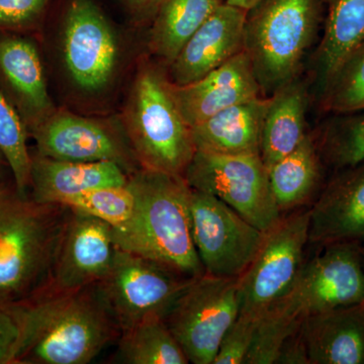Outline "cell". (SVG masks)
I'll list each match as a JSON object with an SVG mask.
<instances>
[{"mask_svg": "<svg viewBox=\"0 0 364 364\" xmlns=\"http://www.w3.org/2000/svg\"><path fill=\"white\" fill-rule=\"evenodd\" d=\"M40 40L55 102L82 114H116L147 53L146 33L100 0H58Z\"/></svg>", "mask_w": 364, "mask_h": 364, "instance_id": "obj_1", "label": "cell"}, {"mask_svg": "<svg viewBox=\"0 0 364 364\" xmlns=\"http://www.w3.org/2000/svg\"><path fill=\"white\" fill-rule=\"evenodd\" d=\"M14 305L21 327L14 364H87L121 335L98 284Z\"/></svg>", "mask_w": 364, "mask_h": 364, "instance_id": "obj_2", "label": "cell"}, {"mask_svg": "<svg viewBox=\"0 0 364 364\" xmlns=\"http://www.w3.org/2000/svg\"><path fill=\"white\" fill-rule=\"evenodd\" d=\"M141 168L183 177L196 147L166 67L146 53L117 112Z\"/></svg>", "mask_w": 364, "mask_h": 364, "instance_id": "obj_3", "label": "cell"}, {"mask_svg": "<svg viewBox=\"0 0 364 364\" xmlns=\"http://www.w3.org/2000/svg\"><path fill=\"white\" fill-rule=\"evenodd\" d=\"M70 208L41 203L16 186L0 189V301L21 303L44 291Z\"/></svg>", "mask_w": 364, "mask_h": 364, "instance_id": "obj_4", "label": "cell"}, {"mask_svg": "<svg viewBox=\"0 0 364 364\" xmlns=\"http://www.w3.org/2000/svg\"><path fill=\"white\" fill-rule=\"evenodd\" d=\"M130 181L138 210L126 230L112 229L117 247L159 261L189 279L205 274L191 232V188L183 177L140 168Z\"/></svg>", "mask_w": 364, "mask_h": 364, "instance_id": "obj_5", "label": "cell"}, {"mask_svg": "<svg viewBox=\"0 0 364 364\" xmlns=\"http://www.w3.org/2000/svg\"><path fill=\"white\" fill-rule=\"evenodd\" d=\"M321 21V0H262L247 13L244 51L263 97L298 77Z\"/></svg>", "mask_w": 364, "mask_h": 364, "instance_id": "obj_6", "label": "cell"}, {"mask_svg": "<svg viewBox=\"0 0 364 364\" xmlns=\"http://www.w3.org/2000/svg\"><path fill=\"white\" fill-rule=\"evenodd\" d=\"M282 298L268 309L291 320L364 303V254L360 242L320 246Z\"/></svg>", "mask_w": 364, "mask_h": 364, "instance_id": "obj_7", "label": "cell"}, {"mask_svg": "<svg viewBox=\"0 0 364 364\" xmlns=\"http://www.w3.org/2000/svg\"><path fill=\"white\" fill-rule=\"evenodd\" d=\"M183 178L189 188L215 196L265 233L282 219L259 154L196 150Z\"/></svg>", "mask_w": 364, "mask_h": 364, "instance_id": "obj_8", "label": "cell"}, {"mask_svg": "<svg viewBox=\"0 0 364 364\" xmlns=\"http://www.w3.org/2000/svg\"><path fill=\"white\" fill-rule=\"evenodd\" d=\"M239 314V279L205 273L193 279L163 318L189 363L213 364Z\"/></svg>", "mask_w": 364, "mask_h": 364, "instance_id": "obj_9", "label": "cell"}, {"mask_svg": "<svg viewBox=\"0 0 364 364\" xmlns=\"http://www.w3.org/2000/svg\"><path fill=\"white\" fill-rule=\"evenodd\" d=\"M193 279L159 261L117 247L98 287L122 331L147 318H164Z\"/></svg>", "mask_w": 364, "mask_h": 364, "instance_id": "obj_10", "label": "cell"}, {"mask_svg": "<svg viewBox=\"0 0 364 364\" xmlns=\"http://www.w3.org/2000/svg\"><path fill=\"white\" fill-rule=\"evenodd\" d=\"M191 232L205 274L239 279L259 252L267 233L219 198L191 188Z\"/></svg>", "mask_w": 364, "mask_h": 364, "instance_id": "obj_11", "label": "cell"}, {"mask_svg": "<svg viewBox=\"0 0 364 364\" xmlns=\"http://www.w3.org/2000/svg\"><path fill=\"white\" fill-rule=\"evenodd\" d=\"M30 139L33 149L54 159L114 162L130 176L141 168L117 112L95 116L58 107Z\"/></svg>", "mask_w": 364, "mask_h": 364, "instance_id": "obj_12", "label": "cell"}, {"mask_svg": "<svg viewBox=\"0 0 364 364\" xmlns=\"http://www.w3.org/2000/svg\"><path fill=\"white\" fill-rule=\"evenodd\" d=\"M310 238V208L282 217L239 277L240 314L259 318L294 284Z\"/></svg>", "mask_w": 364, "mask_h": 364, "instance_id": "obj_13", "label": "cell"}, {"mask_svg": "<svg viewBox=\"0 0 364 364\" xmlns=\"http://www.w3.org/2000/svg\"><path fill=\"white\" fill-rule=\"evenodd\" d=\"M0 92L18 112L28 138L56 111L40 37L0 32Z\"/></svg>", "mask_w": 364, "mask_h": 364, "instance_id": "obj_14", "label": "cell"}, {"mask_svg": "<svg viewBox=\"0 0 364 364\" xmlns=\"http://www.w3.org/2000/svg\"><path fill=\"white\" fill-rule=\"evenodd\" d=\"M116 250L112 226L70 210L44 291H73L98 284L109 272Z\"/></svg>", "mask_w": 364, "mask_h": 364, "instance_id": "obj_15", "label": "cell"}, {"mask_svg": "<svg viewBox=\"0 0 364 364\" xmlns=\"http://www.w3.org/2000/svg\"><path fill=\"white\" fill-rule=\"evenodd\" d=\"M247 11L222 1L167 67L172 85L184 86L244 51Z\"/></svg>", "mask_w": 364, "mask_h": 364, "instance_id": "obj_16", "label": "cell"}, {"mask_svg": "<svg viewBox=\"0 0 364 364\" xmlns=\"http://www.w3.org/2000/svg\"><path fill=\"white\" fill-rule=\"evenodd\" d=\"M364 241V162L340 170L310 208L309 242Z\"/></svg>", "mask_w": 364, "mask_h": 364, "instance_id": "obj_17", "label": "cell"}, {"mask_svg": "<svg viewBox=\"0 0 364 364\" xmlns=\"http://www.w3.org/2000/svg\"><path fill=\"white\" fill-rule=\"evenodd\" d=\"M172 86L182 116L191 127L228 107L263 97L245 51L191 85Z\"/></svg>", "mask_w": 364, "mask_h": 364, "instance_id": "obj_18", "label": "cell"}, {"mask_svg": "<svg viewBox=\"0 0 364 364\" xmlns=\"http://www.w3.org/2000/svg\"><path fill=\"white\" fill-rule=\"evenodd\" d=\"M130 174L114 162L54 159L31 148L28 193L36 202L62 205L72 196L104 186H124Z\"/></svg>", "mask_w": 364, "mask_h": 364, "instance_id": "obj_19", "label": "cell"}, {"mask_svg": "<svg viewBox=\"0 0 364 364\" xmlns=\"http://www.w3.org/2000/svg\"><path fill=\"white\" fill-rule=\"evenodd\" d=\"M299 331L310 364H364V303L309 316Z\"/></svg>", "mask_w": 364, "mask_h": 364, "instance_id": "obj_20", "label": "cell"}, {"mask_svg": "<svg viewBox=\"0 0 364 364\" xmlns=\"http://www.w3.org/2000/svg\"><path fill=\"white\" fill-rule=\"evenodd\" d=\"M269 97L233 105L191 127L196 150L219 154H259Z\"/></svg>", "mask_w": 364, "mask_h": 364, "instance_id": "obj_21", "label": "cell"}, {"mask_svg": "<svg viewBox=\"0 0 364 364\" xmlns=\"http://www.w3.org/2000/svg\"><path fill=\"white\" fill-rule=\"evenodd\" d=\"M269 98L260 144L261 159L267 169L293 152L308 135V90L299 76L282 86Z\"/></svg>", "mask_w": 364, "mask_h": 364, "instance_id": "obj_22", "label": "cell"}, {"mask_svg": "<svg viewBox=\"0 0 364 364\" xmlns=\"http://www.w3.org/2000/svg\"><path fill=\"white\" fill-rule=\"evenodd\" d=\"M223 0H162L146 31L151 58L168 67Z\"/></svg>", "mask_w": 364, "mask_h": 364, "instance_id": "obj_23", "label": "cell"}, {"mask_svg": "<svg viewBox=\"0 0 364 364\" xmlns=\"http://www.w3.org/2000/svg\"><path fill=\"white\" fill-rule=\"evenodd\" d=\"M326 4L324 33L314 66L320 91L341 62L364 41V0H326Z\"/></svg>", "mask_w": 364, "mask_h": 364, "instance_id": "obj_24", "label": "cell"}, {"mask_svg": "<svg viewBox=\"0 0 364 364\" xmlns=\"http://www.w3.org/2000/svg\"><path fill=\"white\" fill-rule=\"evenodd\" d=\"M322 158L311 135L293 152L268 169L270 186L280 212H289L308 203L322 178Z\"/></svg>", "mask_w": 364, "mask_h": 364, "instance_id": "obj_25", "label": "cell"}, {"mask_svg": "<svg viewBox=\"0 0 364 364\" xmlns=\"http://www.w3.org/2000/svg\"><path fill=\"white\" fill-rule=\"evenodd\" d=\"M116 358L126 364L189 363L163 318H147L122 330Z\"/></svg>", "mask_w": 364, "mask_h": 364, "instance_id": "obj_26", "label": "cell"}, {"mask_svg": "<svg viewBox=\"0 0 364 364\" xmlns=\"http://www.w3.org/2000/svg\"><path fill=\"white\" fill-rule=\"evenodd\" d=\"M62 205L74 212L97 218L122 232L130 226L138 210V196L130 179L124 186H104L79 193Z\"/></svg>", "mask_w": 364, "mask_h": 364, "instance_id": "obj_27", "label": "cell"}, {"mask_svg": "<svg viewBox=\"0 0 364 364\" xmlns=\"http://www.w3.org/2000/svg\"><path fill=\"white\" fill-rule=\"evenodd\" d=\"M341 116L328 123L316 142L322 160L336 171L364 162V111Z\"/></svg>", "mask_w": 364, "mask_h": 364, "instance_id": "obj_28", "label": "cell"}, {"mask_svg": "<svg viewBox=\"0 0 364 364\" xmlns=\"http://www.w3.org/2000/svg\"><path fill=\"white\" fill-rule=\"evenodd\" d=\"M321 100L323 109L335 114L364 111V41L328 79Z\"/></svg>", "mask_w": 364, "mask_h": 364, "instance_id": "obj_29", "label": "cell"}, {"mask_svg": "<svg viewBox=\"0 0 364 364\" xmlns=\"http://www.w3.org/2000/svg\"><path fill=\"white\" fill-rule=\"evenodd\" d=\"M28 131L18 112L0 92V150L13 169L16 188L28 195L31 183V147Z\"/></svg>", "mask_w": 364, "mask_h": 364, "instance_id": "obj_30", "label": "cell"}, {"mask_svg": "<svg viewBox=\"0 0 364 364\" xmlns=\"http://www.w3.org/2000/svg\"><path fill=\"white\" fill-rule=\"evenodd\" d=\"M301 323L272 309L261 316L245 364L277 363L287 339L299 329Z\"/></svg>", "mask_w": 364, "mask_h": 364, "instance_id": "obj_31", "label": "cell"}, {"mask_svg": "<svg viewBox=\"0 0 364 364\" xmlns=\"http://www.w3.org/2000/svg\"><path fill=\"white\" fill-rule=\"evenodd\" d=\"M58 0H0V32L41 37Z\"/></svg>", "mask_w": 364, "mask_h": 364, "instance_id": "obj_32", "label": "cell"}, {"mask_svg": "<svg viewBox=\"0 0 364 364\" xmlns=\"http://www.w3.org/2000/svg\"><path fill=\"white\" fill-rule=\"evenodd\" d=\"M259 318L239 314L223 337L213 364H245Z\"/></svg>", "mask_w": 364, "mask_h": 364, "instance_id": "obj_33", "label": "cell"}, {"mask_svg": "<svg viewBox=\"0 0 364 364\" xmlns=\"http://www.w3.org/2000/svg\"><path fill=\"white\" fill-rule=\"evenodd\" d=\"M119 21L146 33L162 0H100Z\"/></svg>", "mask_w": 364, "mask_h": 364, "instance_id": "obj_34", "label": "cell"}, {"mask_svg": "<svg viewBox=\"0 0 364 364\" xmlns=\"http://www.w3.org/2000/svg\"><path fill=\"white\" fill-rule=\"evenodd\" d=\"M21 327L14 303L0 301V364H14Z\"/></svg>", "mask_w": 364, "mask_h": 364, "instance_id": "obj_35", "label": "cell"}, {"mask_svg": "<svg viewBox=\"0 0 364 364\" xmlns=\"http://www.w3.org/2000/svg\"><path fill=\"white\" fill-rule=\"evenodd\" d=\"M277 363L310 364L305 341L299 331V328L287 339L280 352Z\"/></svg>", "mask_w": 364, "mask_h": 364, "instance_id": "obj_36", "label": "cell"}, {"mask_svg": "<svg viewBox=\"0 0 364 364\" xmlns=\"http://www.w3.org/2000/svg\"><path fill=\"white\" fill-rule=\"evenodd\" d=\"M13 186H16L13 169H11L9 160L0 150V189Z\"/></svg>", "mask_w": 364, "mask_h": 364, "instance_id": "obj_37", "label": "cell"}, {"mask_svg": "<svg viewBox=\"0 0 364 364\" xmlns=\"http://www.w3.org/2000/svg\"><path fill=\"white\" fill-rule=\"evenodd\" d=\"M223 1L225 4H230V6L243 9V11H246L248 13L249 11L254 9L262 0H223Z\"/></svg>", "mask_w": 364, "mask_h": 364, "instance_id": "obj_38", "label": "cell"}, {"mask_svg": "<svg viewBox=\"0 0 364 364\" xmlns=\"http://www.w3.org/2000/svg\"><path fill=\"white\" fill-rule=\"evenodd\" d=\"M361 246H363V254H364V241L361 242Z\"/></svg>", "mask_w": 364, "mask_h": 364, "instance_id": "obj_39", "label": "cell"}]
</instances>
